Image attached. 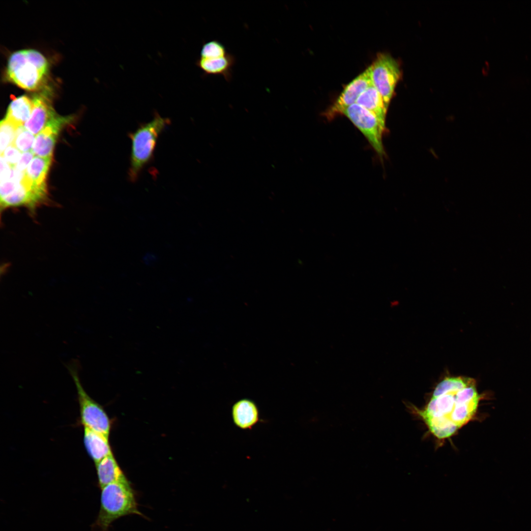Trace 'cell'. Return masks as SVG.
Wrapping results in <instances>:
<instances>
[{
  "label": "cell",
  "mask_w": 531,
  "mask_h": 531,
  "mask_svg": "<svg viewBox=\"0 0 531 531\" xmlns=\"http://www.w3.org/2000/svg\"><path fill=\"white\" fill-rule=\"evenodd\" d=\"M480 399L473 379L446 378L437 385L428 404L418 413L434 436L444 439L473 418Z\"/></svg>",
  "instance_id": "1"
},
{
  "label": "cell",
  "mask_w": 531,
  "mask_h": 531,
  "mask_svg": "<svg viewBox=\"0 0 531 531\" xmlns=\"http://www.w3.org/2000/svg\"><path fill=\"white\" fill-rule=\"evenodd\" d=\"M171 122L170 118H163L155 111L151 120L141 123L128 133L131 149L127 176L130 182H135L144 169L152 162L158 138Z\"/></svg>",
  "instance_id": "2"
},
{
  "label": "cell",
  "mask_w": 531,
  "mask_h": 531,
  "mask_svg": "<svg viewBox=\"0 0 531 531\" xmlns=\"http://www.w3.org/2000/svg\"><path fill=\"white\" fill-rule=\"evenodd\" d=\"M101 489L100 510L92 525L95 531H109L112 523L123 516L137 514L145 517L138 509L130 482H114Z\"/></svg>",
  "instance_id": "3"
},
{
  "label": "cell",
  "mask_w": 531,
  "mask_h": 531,
  "mask_svg": "<svg viewBox=\"0 0 531 531\" xmlns=\"http://www.w3.org/2000/svg\"><path fill=\"white\" fill-rule=\"evenodd\" d=\"M48 68V61L41 53L33 49L23 50L9 57L6 77L23 89L35 90L42 87Z\"/></svg>",
  "instance_id": "4"
},
{
  "label": "cell",
  "mask_w": 531,
  "mask_h": 531,
  "mask_svg": "<svg viewBox=\"0 0 531 531\" xmlns=\"http://www.w3.org/2000/svg\"><path fill=\"white\" fill-rule=\"evenodd\" d=\"M370 67L373 85L381 95L387 109L401 76L399 63L390 55L382 53Z\"/></svg>",
  "instance_id": "5"
},
{
  "label": "cell",
  "mask_w": 531,
  "mask_h": 531,
  "mask_svg": "<svg viewBox=\"0 0 531 531\" xmlns=\"http://www.w3.org/2000/svg\"><path fill=\"white\" fill-rule=\"evenodd\" d=\"M68 370L75 383L80 406L81 420L84 427L109 437L110 419L102 407L86 392L82 387L77 371L68 365Z\"/></svg>",
  "instance_id": "6"
},
{
  "label": "cell",
  "mask_w": 531,
  "mask_h": 531,
  "mask_svg": "<svg viewBox=\"0 0 531 531\" xmlns=\"http://www.w3.org/2000/svg\"><path fill=\"white\" fill-rule=\"evenodd\" d=\"M340 114L347 117L362 132L379 156L384 155L382 135L385 125L375 115L356 103L345 108Z\"/></svg>",
  "instance_id": "7"
},
{
  "label": "cell",
  "mask_w": 531,
  "mask_h": 531,
  "mask_svg": "<svg viewBox=\"0 0 531 531\" xmlns=\"http://www.w3.org/2000/svg\"><path fill=\"white\" fill-rule=\"evenodd\" d=\"M372 84L369 66L346 86L337 100L326 112V117L332 118L340 114L345 108L356 103L359 95Z\"/></svg>",
  "instance_id": "8"
},
{
  "label": "cell",
  "mask_w": 531,
  "mask_h": 531,
  "mask_svg": "<svg viewBox=\"0 0 531 531\" xmlns=\"http://www.w3.org/2000/svg\"><path fill=\"white\" fill-rule=\"evenodd\" d=\"M70 117L57 115L36 135L32 148L34 155L44 158H52L56 142L61 127L72 119Z\"/></svg>",
  "instance_id": "9"
},
{
  "label": "cell",
  "mask_w": 531,
  "mask_h": 531,
  "mask_svg": "<svg viewBox=\"0 0 531 531\" xmlns=\"http://www.w3.org/2000/svg\"><path fill=\"white\" fill-rule=\"evenodd\" d=\"M52 158L35 156L28 166L22 179L44 203L48 202L46 178Z\"/></svg>",
  "instance_id": "10"
},
{
  "label": "cell",
  "mask_w": 531,
  "mask_h": 531,
  "mask_svg": "<svg viewBox=\"0 0 531 531\" xmlns=\"http://www.w3.org/2000/svg\"><path fill=\"white\" fill-rule=\"evenodd\" d=\"M47 90L32 97L33 105L31 114L25 123V127L34 135H37L58 115L51 105Z\"/></svg>",
  "instance_id": "11"
},
{
  "label": "cell",
  "mask_w": 531,
  "mask_h": 531,
  "mask_svg": "<svg viewBox=\"0 0 531 531\" xmlns=\"http://www.w3.org/2000/svg\"><path fill=\"white\" fill-rule=\"evenodd\" d=\"M233 421L242 429H250L259 420V413L256 404L248 399L236 402L232 410Z\"/></svg>",
  "instance_id": "12"
},
{
  "label": "cell",
  "mask_w": 531,
  "mask_h": 531,
  "mask_svg": "<svg viewBox=\"0 0 531 531\" xmlns=\"http://www.w3.org/2000/svg\"><path fill=\"white\" fill-rule=\"evenodd\" d=\"M235 62V57L229 53L224 57L216 58H200L196 64L205 75L222 76L229 82L232 77V68Z\"/></svg>",
  "instance_id": "13"
},
{
  "label": "cell",
  "mask_w": 531,
  "mask_h": 531,
  "mask_svg": "<svg viewBox=\"0 0 531 531\" xmlns=\"http://www.w3.org/2000/svg\"><path fill=\"white\" fill-rule=\"evenodd\" d=\"M84 442L88 453L95 464L112 454L108 437L85 427Z\"/></svg>",
  "instance_id": "14"
},
{
  "label": "cell",
  "mask_w": 531,
  "mask_h": 531,
  "mask_svg": "<svg viewBox=\"0 0 531 531\" xmlns=\"http://www.w3.org/2000/svg\"><path fill=\"white\" fill-rule=\"evenodd\" d=\"M100 489L114 482H129L118 466L113 454L95 464Z\"/></svg>",
  "instance_id": "15"
},
{
  "label": "cell",
  "mask_w": 531,
  "mask_h": 531,
  "mask_svg": "<svg viewBox=\"0 0 531 531\" xmlns=\"http://www.w3.org/2000/svg\"><path fill=\"white\" fill-rule=\"evenodd\" d=\"M33 105L32 98L27 95L16 97L9 104L4 118L18 127L23 126L29 119Z\"/></svg>",
  "instance_id": "16"
},
{
  "label": "cell",
  "mask_w": 531,
  "mask_h": 531,
  "mask_svg": "<svg viewBox=\"0 0 531 531\" xmlns=\"http://www.w3.org/2000/svg\"><path fill=\"white\" fill-rule=\"evenodd\" d=\"M356 103L371 112L385 125L387 109L381 95L373 84L359 95Z\"/></svg>",
  "instance_id": "17"
},
{
  "label": "cell",
  "mask_w": 531,
  "mask_h": 531,
  "mask_svg": "<svg viewBox=\"0 0 531 531\" xmlns=\"http://www.w3.org/2000/svg\"><path fill=\"white\" fill-rule=\"evenodd\" d=\"M34 140V135L23 125L17 128L12 144L21 152H25L31 150Z\"/></svg>",
  "instance_id": "18"
},
{
  "label": "cell",
  "mask_w": 531,
  "mask_h": 531,
  "mask_svg": "<svg viewBox=\"0 0 531 531\" xmlns=\"http://www.w3.org/2000/svg\"><path fill=\"white\" fill-rule=\"evenodd\" d=\"M18 127L3 118L0 124V150L2 154L5 149L12 144Z\"/></svg>",
  "instance_id": "19"
},
{
  "label": "cell",
  "mask_w": 531,
  "mask_h": 531,
  "mask_svg": "<svg viewBox=\"0 0 531 531\" xmlns=\"http://www.w3.org/2000/svg\"><path fill=\"white\" fill-rule=\"evenodd\" d=\"M228 54L222 43L217 40H213L203 44L201 50L200 58H216L224 57Z\"/></svg>",
  "instance_id": "20"
},
{
  "label": "cell",
  "mask_w": 531,
  "mask_h": 531,
  "mask_svg": "<svg viewBox=\"0 0 531 531\" xmlns=\"http://www.w3.org/2000/svg\"><path fill=\"white\" fill-rule=\"evenodd\" d=\"M21 153L12 144L6 148L1 155L12 168H15L22 155Z\"/></svg>",
  "instance_id": "21"
},
{
  "label": "cell",
  "mask_w": 531,
  "mask_h": 531,
  "mask_svg": "<svg viewBox=\"0 0 531 531\" xmlns=\"http://www.w3.org/2000/svg\"><path fill=\"white\" fill-rule=\"evenodd\" d=\"M34 156L31 150L24 152L15 168L20 172L25 173Z\"/></svg>",
  "instance_id": "22"
},
{
  "label": "cell",
  "mask_w": 531,
  "mask_h": 531,
  "mask_svg": "<svg viewBox=\"0 0 531 531\" xmlns=\"http://www.w3.org/2000/svg\"><path fill=\"white\" fill-rule=\"evenodd\" d=\"M13 168H12L4 159L0 156V182H4L10 179Z\"/></svg>",
  "instance_id": "23"
},
{
  "label": "cell",
  "mask_w": 531,
  "mask_h": 531,
  "mask_svg": "<svg viewBox=\"0 0 531 531\" xmlns=\"http://www.w3.org/2000/svg\"><path fill=\"white\" fill-rule=\"evenodd\" d=\"M20 183H17L11 179L0 182V198L3 197L13 192Z\"/></svg>",
  "instance_id": "24"
}]
</instances>
